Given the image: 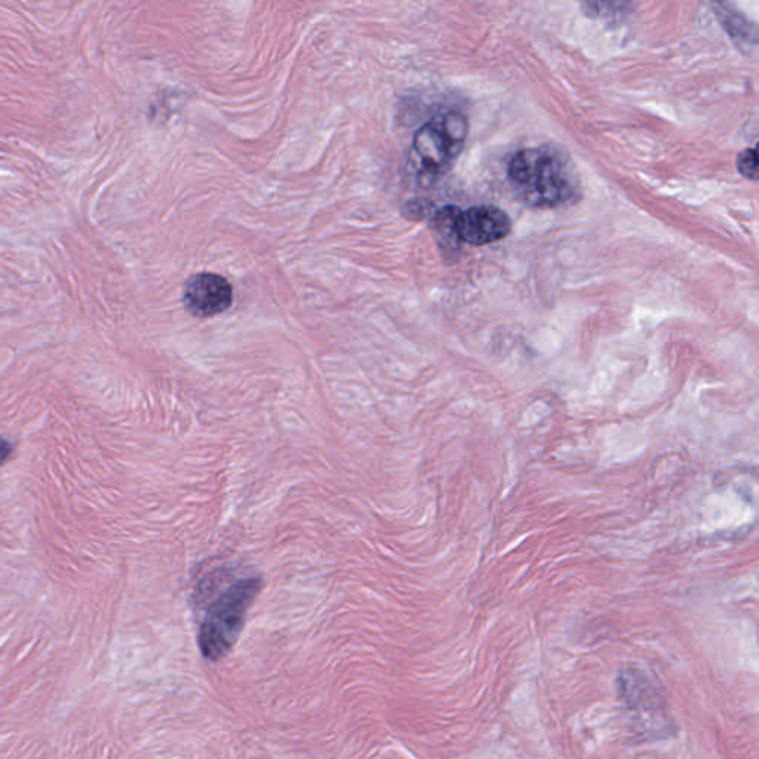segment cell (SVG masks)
I'll list each match as a JSON object with an SVG mask.
<instances>
[{
    "instance_id": "6da1fadb",
    "label": "cell",
    "mask_w": 759,
    "mask_h": 759,
    "mask_svg": "<svg viewBox=\"0 0 759 759\" xmlns=\"http://www.w3.org/2000/svg\"><path fill=\"white\" fill-rule=\"evenodd\" d=\"M507 177L518 198L532 208H557L580 199V180L572 161L553 146L519 150L510 159Z\"/></svg>"
},
{
    "instance_id": "9c48e42d",
    "label": "cell",
    "mask_w": 759,
    "mask_h": 759,
    "mask_svg": "<svg viewBox=\"0 0 759 759\" xmlns=\"http://www.w3.org/2000/svg\"><path fill=\"white\" fill-rule=\"evenodd\" d=\"M12 451H14V447H12L10 440L0 436V464L5 463V461L10 459Z\"/></svg>"
},
{
    "instance_id": "7a4b0ae2",
    "label": "cell",
    "mask_w": 759,
    "mask_h": 759,
    "mask_svg": "<svg viewBox=\"0 0 759 759\" xmlns=\"http://www.w3.org/2000/svg\"><path fill=\"white\" fill-rule=\"evenodd\" d=\"M262 586V578L257 576L241 578L209 606L198 633L199 649L205 658L217 662L228 656Z\"/></svg>"
},
{
    "instance_id": "8992f818",
    "label": "cell",
    "mask_w": 759,
    "mask_h": 759,
    "mask_svg": "<svg viewBox=\"0 0 759 759\" xmlns=\"http://www.w3.org/2000/svg\"><path fill=\"white\" fill-rule=\"evenodd\" d=\"M460 209L448 205L434 214L432 217V229L439 250L442 251L444 257L455 260L460 254L461 242L459 230H457V218L460 216Z\"/></svg>"
},
{
    "instance_id": "3957f363",
    "label": "cell",
    "mask_w": 759,
    "mask_h": 759,
    "mask_svg": "<svg viewBox=\"0 0 759 759\" xmlns=\"http://www.w3.org/2000/svg\"><path fill=\"white\" fill-rule=\"evenodd\" d=\"M468 134V117L460 112L439 113L415 133L411 163L423 186H430L451 170Z\"/></svg>"
},
{
    "instance_id": "277c9868",
    "label": "cell",
    "mask_w": 759,
    "mask_h": 759,
    "mask_svg": "<svg viewBox=\"0 0 759 759\" xmlns=\"http://www.w3.org/2000/svg\"><path fill=\"white\" fill-rule=\"evenodd\" d=\"M183 301L193 317L212 318L232 306L233 287L220 275H195L184 285Z\"/></svg>"
},
{
    "instance_id": "ba28073f",
    "label": "cell",
    "mask_w": 759,
    "mask_h": 759,
    "mask_svg": "<svg viewBox=\"0 0 759 759\" xmlns=\"http://www.w3.org/2000/svg\"><path fill=\"white\" fill-rule=\"evenodd\" d=\"M737 170L745 179L758 180V154L755 149H746L737 157Z\"/></svg>"
},
{
    "instance_id": "5b68a950",
    "label": "cell",
    "mask_w": 759,
    "mask_h": 759,
    "mask_svg": "<svg viewBox=\"0 0 759 759\" xmlns=\"http://www.w3.org/2000/svg\"><path fill=\"white\" fill-rule=\"evenodd\" d=\"M460 241L473 246L502 241L511 230V220L503 209L484 205L461 211L457 218Z\"/></svg>"
},
{
    "instance_id": "52a82bcc",
    "label": "cell",
    "mask_w": 759,
    "mask_h": 759,
    "mask_svg": "<svg viewBox=\"0 0 759 759\" xmlns=\"http://www.w3.org/2000/svg\"><path fill=\"white\" fill-rule=\"evenodd\" d=\"M716 16L723 24L725 32L740 49H754L758 44L757 27L739 11H734L732 7L724 3H715Z\"/></svg>"
}]
</instances>
